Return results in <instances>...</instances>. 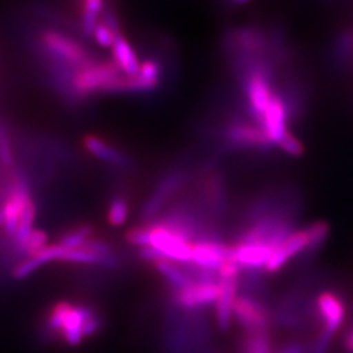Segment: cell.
I'll return each instance as SVG.
<instances>
[{"instance_id": "cell-1", "label": "cell", "mask_w": 353, "mask_h": 353, "mask_svg": "<svg viewBox=\"0 0 353 353\" xmlns=\"http://www.w3.org/2000/svg\"><path fill=\"white\" fill-rule=\"evenodd\" d=\"M101 312L93 305L61 300L52 303L43 321V334L76 348L102 331Z\"/></svg>"}, {"instance_id": "cell-2", "label": "cell", "mask_w": 353, "mask_h": 353, "mask_svg": "<svg viewBox=\"0 0 353 353\" xmlns=\"http://www.w3.org/2000/svg\"><path fill=\"white\" fill-rule=\"evenodd\" d=\"M330 227L325 221H316L309 227L292 230L290 234L279 243L271 254L265 270L270 274L278 272L292 258L297 256L306 249L319 246L327 239Z\"/></svg>"}, {"instance_id": "cell-3", "label": "cell", "mask_w": 353, "mask_h": 353, "mask_svg": "<svg viewBox=\"0 0 353 353\" xmlns=\"http://www.w3.org/2000/svg\"><path fill=\"white\" fill-rule=\"evenodd\" d=\"M145 227L148 229V246L157 252L161 259L179 265L191 262V241L160 221H150Z\"/></svg>"}, {"instance_id": "cell-4", "label": "cell", "mask_w": 353, "mask_h": 353, "mask_svg": "<svg viewBox=\"0 0 353 353\" xmlns=\"http://www.w3.org/2000/svg\"><path fill=\"white\" fill-rule=\"evenodd\" d=\"M41 45L46 51L48 58L54 62L65 64L75 70H80L88 64L93 63V61H90V55L87 49L81 43L63 33L55 30L42 32Z\"/></svg>"}, {"instance_id": "cell-5", "label": "cell", "mask_w": 353, "mask_h": 353, "mask_svg": "<svg viewBox=\"0 0 353 353\" xmlns=\"http://www.w3.org/2000/svg\"><path fill=\"white\" fill-rule=\"evenodd\" d=\"M123 75L114 62L88 64L76 71L72 80V90L75 97L83 99L93 93L108 92L115 79Z\"/></svg>"}, {"instance_id": "cell-6", "label": "cell", "mask_w": 353, "mask_h": 353, "mask_svg": "<svg viewBox=\"0 0 353 353\" xmlns=\"http://www.w3.org/2000/svg\"><path fill=\"white\" fill-rule=\"evenodd\" d=\"M316 309L323 322V331L316 341V353H325L328 341L341 330L345 319V306L338 294L325 290L316 297Z\"/></svg>"}, {"instance_id": "cell-7", "label": "cell", "mask_w": 353, "mask_h": 353, "mask_svg": "<svg viewBox=\"0 0 353 353\" xmlns=\"http://www.w3.org/2000/svg\"><path fill=\"white\" fill-rule=\"evenodd\" d=\"M219 296V281H195L181 290H170L169 303L185 310H201L212 306Z\"/></svg>"}, {"instance_id": "cell-8", "label": "cell", "mask_w": 353, "mask_h": 353, "mask_svg": "<svg viewBox=\"0 0 353 353\" xmlns=\"http://www.w3.org/2000/svg\"><path fill=\"white\" fill-rule=\"evenodd\" d=\"M245 93L252 117L261 123L271 99L274 96L270 79L263 67H254L248 72L245 81Z\"/></svg>"}, {"instance_id": "cell-9", "label": "cell", "mask_w": 353, "mask_h": 353, "mask_svg": "<svg viewBox=\"0 0 353 353\" xmlns=\"http://www.w3.org/2000/svg\"><path fill=\"white\" fill-rule=\"evenodd\" d=\"M233 319L245 332L268 331L270 316L265 305L249 294H239L233 309Z\"/></svg>"}, {"instance_id": "cell-10", "label": "cell", "mask_w": 353, "mask_h": 353, "mask_svg": "<svg viewBox=\"0 0 353 353\" xmlns=\"http://www.w3.org/2000/svg\"><path fill=\"white\" fill-rule=\"evenodd\" d=\"M32 201L29 186L26 185V181L21 178H17L13 182L12 188L8 191V195L3 203V207L0 208L3 212V228L6 233L12 237L13 233L16 232L20 216L23 214L26 204Z\"/></svg>"}, {"instance_id": "cell-11", "label": "cell", "mask_w": 353, "mask_h": 353, "mask_svg": "<svg viewBox=\"0 0 353 353\" xmlns=\"http://www.w3.org/2000/svg\"><path fill=\"white\" fill-rule=\"evenodd\" d=\"M274 249L267 242L237 241L230 246L229 259L240 265L241 270H259L265 268Z\"/></svg>"}, {"instance_id": "cell-12", "label": "cell", "mask_w": 353, "mask_h": 353, "mask_svg": "<svg viewBox=\"0 0 353 353\" xmlns=\"http://www.w3.org/2000/svg\"><path fill=\"white\" fill-rule=\"evenodd\" d=\"M230 246L220 242L216 239H202L192 242V254H191V265L199 268L219 271L221 265L229 259Z\"/></svg>"}, {"instance_id": "cell-13", "label": "cell", "mask_w": 353, "mask_h": 353, "mask_svg": "<svg viewBox=\"0 0 353 353\" xmlns=\"http://www.w3.org/2000/svg\"><path fill=\"white\" fill-rule=\"evenodd\" d=\"M261 127L271 145H280V143L290 134L287 128V108L283 99L274 93L271 102L262 117Z\"/></svg>"}, {"instance_id": "cell-14", "label": "cell", "mask_w": 353, "mask_h": 353, "mask_svg": "<svg viewBox=\"0 0 353 353\" xmlns=\"http://www.w3.org/2000/svg\"><path fill=\"white\" fill-rule=\"evenodd\" d=\"M239 296V278L219 279V296L214 303L217 327L228 331L233 321L234 303Z\"/></svg>"}, {"instance_id": "cell-15", "label": "cell", "mask_w": 353, "mask_h": 353, "mask_svg": "<svg viewBox=\"0 0 353 353\" xmlns=\"http://www.w3.org/2000/svg\"><path fill=\"white\" fill-rule=\"evenodd\" d=\"M185 176L181 172H173L165 176L161 183L154 190L151 198L144 204L141 210L143 220H152L156 214L161 211L165 202L176 192V190L183 183Z\"/></svg>"}, {"instance_id": "cell-16", "label": "cell", "mask_w": 353, "mask_h": 353, "mask_svg": "<svg viewBox=\"0 0 353 353\" xmlns=\"http://www.w3.org/2000/svg\"><path fill=\"white\" fill-rule=\"evenodd\" d=\"M225 138L229 143L245 147V148H255V150H267L271 143L262 130V127L254 126L249 123H233L228 127Z\"/></svg>"}, {"instance_id": "cell-17", "label": "cell", "mask_w": 353, "mask_h": 353, "mask_svg": "<svg viewBox=\"0 0 353 353\" xmlns=\"http://www.w3.org/2000/svg\"><path fill=\"white\" fill-rule=\"evenodd\" d=\"M112 52L114 63L117 64L123 75L135 76L139 72V58L131 43L122 34L115 38Z\"/></svg>"}, {"instance_id": "cell-18", "label": "cell", "mask_w": 353, "mask_h": 353, "mask_svg": "<svg viewBox=\"0 0 353 353\" xmlns=\"http://www.w3.org/2000/svg\"><path fill=\"white\" fill-rule=\"evenodd\" d=\"M83 145L93 157L105 161L108 164L117 165V166H125L128 164V160L122 152L118 151L108 141H105L99 137H94V135L85 137Z\"/></svg>"}, {"instance_id": "cell-19", "label": "cell", "mask_w": 353, "mask_h": 353, "mask_svg": "<svg viewBox=\"0 0 353 353\" xmlns=\"http://www.w3.org/2000/svg\"><path fill=\"white\" fill-rule=\"evenodd\" d=\"M153 265L170 285V290H181L188 287L191 283H195V280L190 276L189 272L183 268V265L179 263L160 259L154 262Z\"/></svg>"}, {"instance_id": "cell-20", "label": "cell", "mask_w": 353, "mask_h": 353, "mask_svg": "<svg viewBox=\"0 0 353 353\" xmlns=\"http://www.w3.org/2000/svg\"><path fill=\"white\" fill-rule=\"evenodd\" d=\"M36 214H37V208L33 201L26 204L23 214L20 216V221L16 232L13 233L11 237L12 242V249L14 254L20 249V246L26 242L28 236L32 233V230L34 229V220H36Z\"/></svg>"}, {"instance_id": "cell-21", "label": "cell", "mask_w": 353, "mask_h": 353, "mask_svg": "<svg viewBox=\"0 0 353 353\" xmlns=\"http://www.w3.org/2000/svg\"><path fill=\"white\" fill-rule=\"evenodd\" d=\"M242 353H272V343L270 339L268 331L246 332L242 344Z\"/></svg>"}, {"instance_id": "cell-22", "label": "cell", "mask_w": 353, "mask_h": 353, "mask_svg": "<svg viewBox=\"0 0 353 353\" xmlns=\"http://www.w3.org/2000/svg\"><path fill=\"white\" fill-rule=\"evenodd\" d=\"M93 228L90 225H80V227L71 229L61 236L58 243H61L65 249H79L92 239Z\"/></svg>"}, {"instance_id": "cell-23", "label": "cell", "mask_w": 353, "mask_h": 353, "mask_svg": "<svg viewBox=\"0 0 353 353\" xmlns=\"http://www.w3.org/2000/svg\"><path fill=\"white\" fill-rule=\"evenodd\" d=\"M140 80L144 83V85L150 90H153L160 84L161 77V67L159 62L148 59L144 62H140L139 72L137 74Z\"/></svg>"}, {"instance_id": "cell-24", "label": "cell", "mask_w": 353, "mask_h": 353, "mask_svg": "<svg viewBox=\"0 0 353 353\" xmlns=\"http://www.w3.org/2000/svg\"><path fill=\"white\" fill-rule=\"evenodd\" d=\"M128 212H130V207H128L126 199H123L121 196H117L109 204L108 223L112 227L121 228L126 224Z\"/></svg>"}, {"instance_id": "cell-25", "label": "cell", "mask_w": 353, "mask_h": 353, "mask_svg": "<svg viewBox=\"0 0 353 353\" xmlns=\"http://www.w3.org/2000/svg\"><path fill=\"white\" fill-rule=\"evenodd\" d=\"M41 267L43 265H41L36 255L28 256L13 265L12 278L14 280H26L29 276H32L34 272H37Z\"/></svg>"}, {"instance_id": "cell-26", "label": "cell", "mask_w": 353, "mask_h": 353, "mask_svg": "<svg viewBox=\"0 0 353 353\" xmlns=\"http://www.w3.org/2000/svg\"><path fill=\"white\" fill-rule=\"evenodd\" d=\"M117 36H119V34H115L109 26H105L101 21L99 23V26H96V29L93 32V38H94L96 43L105 49L113 48L114 41Z\"/></svg>"}, {"instance_id": "cell-27", "label": "cell", "mask_w": 353, "mask_h": 353, "mask_svg": "<svg viewBox=\"0 0 353 353\" xmlns=\"http://www.w3.org/2000/svg\"><path fill=\"white\" fill-rule=\"evenodd\" d=\"M0 161L6 166L13 164V153L11 143L8 139V134L6 132L4 127L0 126Z\"/></svg>"}, {"instance_id": "cell-28", "label": "cell", "mask_w": 353, "mask_h": 353, "mask_svg": "<svg viewBox=\"0 0 353 353\" xmlns=\"http://www.w3.org/2000/svg\"><path fill=\"white\" fill-rule=\"evenodd\" d=\"M279 148H281L287 154L294 156V157L301 156L303 152V144L299 141V139H297L296 137H293L290 132L284 138V140L280 143Z\"/></svg>"}, {"instance_id": "cell-29", "label": "cell", "mask_w": 353, "mask_h": 353, "mask_svg": "<svg viewBox=\"0 0 353 353\" xmlns=\"http://www.w3.org/2000/svg\"><path fill=\"white\" fill-rule=\"evenodd\" d=\"M99 19H100L99 16L81 10L80 23H81V32L84 33L85 37H93V32H94L96 26H99V23H100Z\"/></svg>"}, {"instance_id": "cell-30", "label": "cell", "mask_w": 353, "mask_h": 353, "mask_svg": "<svg viewBox=\"0 0 353 353\" xmlns=\"http://www.w3.org/2000/svg\"><path fill=\"white\" fill-rule=\"evenodd\" d=\"M100 17H101V23H103L106 26H109L115 34H122V33H121L119 21H118V19L115 17V14H114L110 10H106V8H105Z\"/></svg>"}, {"instance_id": "cell-31", "label": "cell", "mask_w": 353, "mask_h": 353, "mask_svg": "<svg viewBox=\"0 0 353 353\" xmlns=\"http://www.w3.org/2000/svg\"><path fill=\"white\" fill-rule=\"evenodd\" d=\"M84 11L93 13L96 16H101V13L105 10V1L103 0H83V7Z\"/></svg>"}, {"instance_id": "cell-32", "label": "cell", "mask_w": 353, "mask_h": 353, "mask_svg": "<svg viewBox=\"0 0 353 353\" xmlns=\"http://www.w3.org/2000/svg\"><path fill=\"white\" fill-rule=\"evenodd\" d=\"M344 347L348 352L353 353V328L344 338Z\"/></svg>"}, {"instance_id": "cell-33", "label": "cell", "mask_w": 353, "mask_h": 353, "mask_svg": "<svg viewBox=\"0 0 353 353\" xmlns=\"http://www.w3.org/2000/svg\"><path fill=\"white\" fill-rule=\"evenodd\" d=\"M303 347L299 344H290L288 347H285L280 353H303Z\"/></svg>"}, {"instance_id": "cell-34", "label": "cell", "mask_w": 353, "mask_h": 353, "mask_svg": "<svg viewBox=\"0 0 353 353\" xmlns=\"http://www.w3.org/2000/svg\"><path fill=\"white\" fill-rule=\"evenodd\" d=\"M229 1L234 6H242V4H246L249 0H229Z\"/></svg>"}, {"instance_id": "cell-35", "label": "cell", "mask_w": 353, "mask_h": 353, "mask_svg": "<svg viewBox=\"0 0 353 353\" xmlns=\"http://www.w3.org/2000/svg\"><path fill=\"white\" fill-rule=\"evenodd\" d=\"M3 221H4V217H3V212L0 210V225H3Z\"/></svg>"}, {"instance_id": "cell-36", "label": "cell", "mask_w": 353, "mask_h": 353, "mask_svg": "<svg viewBox=\"0 0 353 353\" xmlns=\"http://www.w3.org/2000/svg\"><path fill=\"white\" fill-rule=\"evenodd\" d=\"M208 353H210V352H208Z\"/></svg>"}]
</instances>
